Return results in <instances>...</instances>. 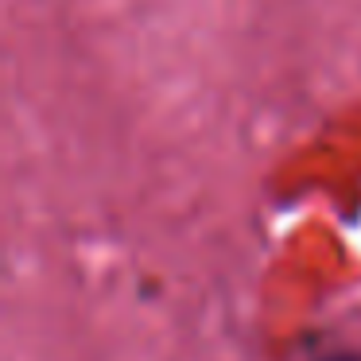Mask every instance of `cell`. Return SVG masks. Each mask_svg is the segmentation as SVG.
I'll list each match as a JSON object with an SVG mask.
<instances>
[{"instance_id":"cell-1","label":"cell","mask_w":361,"mask_h":361,"mask_svg":"<svg viewBox=\"0 0 361 361\" xmlns=\"http://www.w3.org/2000/svg\"><path fill=\"white\" fill-rule=\"evenodd\" d=\"M322 361H361V357H353V353H345V357H322Z\"/></svg>"}]
</instances>
